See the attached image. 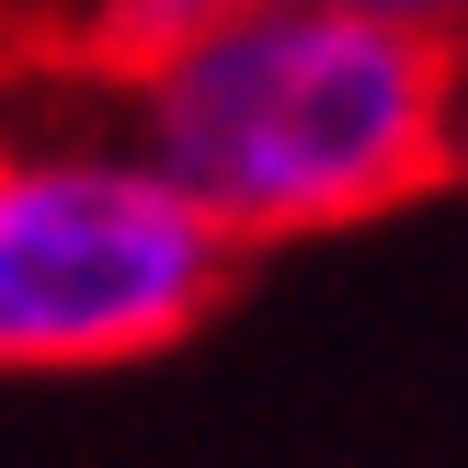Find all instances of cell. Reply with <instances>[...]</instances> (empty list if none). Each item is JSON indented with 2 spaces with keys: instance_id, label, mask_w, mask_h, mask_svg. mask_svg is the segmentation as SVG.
Returning <instances> with one entry per match:
<instances>
[{
  "instance_id": "6da1fadb",
  "label": "cell",
  "mask_w": 468,
  "mask_h": 468,
  "mask_svg": "<svg viewBox=\"0 0 468 468\" xmlns=\"http://www.w3.org/2000/svg\"><path fill=\"white\" fill-rule=\"evenodd\" d=\"M114 91H126V149L229 251L332 240L457 183V35L378 23L355 0H251Z\"/></svg>"
},
{
  "instance_id": "7a4b0ae2",
  "label": "cell",
  "mask_w": 468,
  "mask_h": 468,
  "mask_svg": "<svg viewBox=\"0 0 468 468\" xmlns=\"http://www.w3.org/2000/svg\"><path fill=\"white\" fill-rule=\"evenodd\" d=\"M240 251L126 149H0V378L149 366L229 297Z\"/></svg>"
},
{
  "instance_id": "3957f363",
  "label": "cell",
  "mask_w": 468,
  "mask_h": 468,
  "mask_svg": "<svg viewBox=\"0 0 468 468\" xmlns=\"http://www.w3.org/2000/svg\"><path fill=\"white\" fill-rule=\"evenodd\" d=\"M229 12H251V0H69L58 12V58L91 69V80H137L149 58H172L183 35H206Z\"/></svg>"
},
{
  "instance_id": "277c9868",
  "label": "cell",
  "mask_w": 468,
  "mask_h": 468,
  "mask_svg": "<svg viewBox=\"0 0 468 468\" xmlns=\"http://www.w3.org/2000/svg\"><path fill=\"white\" fill-rule=\"evenodd\" d=\"M378 23H423V35H468V0H355Z\"/></svg>"
},
{
  "instance_id": "5b68a950",
  "label": "cell",
  "mask_w": 468,
  "mask_h": 468,
  "mask_svg": "<svg viewBox=\"0 0 468 468\" xmlns=\"http://www.w3.org/2000/svg\"><path fill=\"white\" fill-rule=\"evenodd\" d=\"M446 172H468V46H457V103H446Z\"/></svg>"
}]
</instances>
